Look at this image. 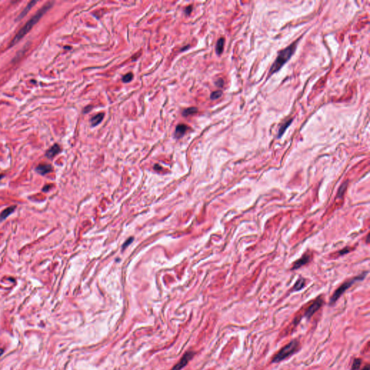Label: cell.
I'll use <instances>...</instances> for the list:
<instances>
[{
  "mask_svg": "<svg viewBox=\"0 0 370 370\" xmlns=\"http://www.w3.org/2000/svg\"><path fill=\"white\" fill-rule=\"evenodd\" d=\"M347 252H348V249L347 248H345L344 249H343V250H341V251H340V254H345V253H347Z\"/></svg>",
  "mask_w": 370,
  "mask_h": 370,
  "instance_id": "d4e9b609",
  "label": "cell"
},
{
  "mask_svg": "<svg viewBox=\"0 0 370 370\" xmlns=\"http://www.w3.org/2000/svg\"><path fill=\"white\" fill-rule=\"evenodd\" d=\"M103 117H104L103 113H100V114H98L95 116H94L90 120V122H91V124H92V126H97L98 124H99L102 121V120L103 119Z\"/></svg>",
  "mask_w": 370,
  "mask_h": 370,
  "instance_id": "5bb4252c",
  "label": "cell"
},
{
  "mask_svg": "<svg viewBox=\"0 0 370 370\" xmlns=\"http://www.w3.org/2000/svg\"><path fill=\"white\" fill-rule=\"evenodd\" d=\"M52 171V166L49 164H40L36 168V171L41 175L50 173Z\"/></svg>",
  "mask_w": 370,
  "mask_h": 370,
  "instance_id": "ba28073f",
  "label": "cell"
},
{
  "mask_svg": "<svg viewBox=\"0 0 370 370\" xmlns=\"http://www.w3.org/2000/svg\"><path fill=\"white\" fill-rule=\"evenodd\" d=\"M305 283H306V280L303 278H299V279L297 280V281L296 282V283L294 284L293 288V290L295 291H301V289H303L305 286Z\"/></svg>",
  "mask_w": 370,
  "mask_h": 370,
  "instance_id": "7c38bea8",
  "label": "cell"
},
{
  "mask_svg": "<svg viewBox=\"0 0 370 370\" xmlns=\"http://www.w3.org/2000/svg\"><path fill=\"white\" fill-rule=\"evenodd\" d=\"M2 353H3V349H0V356L2 354Z\"/></svg>",
  "mask_w": 370,
  "mask_h": 370,
  "instance_id": "4316f807",
  "label": "cell"
},
{
  "mask_svg": "<svg viewBox=\"0 0 370 370\" xmlns=\"http://www.w3.org/2000/svg\"><path fill=\"white\" fill-rule=\"evenodd\" d=\"M194 355H195V353L192 352V351L191 352L185 353L183 356H182V358L180 359V361L171 369V370H181L182 369H183L184 367H186V364L192 359Z\"/></svg>",
  "mask_w": 370,
  "mask_h": 370,
  "instance_id": "8992f818",
  "label": "cell"
},
{
  "mask_svg": "<svg viewBox=\"0 0 370 370\" xmlns=\"http://www.w3.org/2000/svg\"><path fill=\"white\" fill-rule=\"evenodd\" d=\"M36 4V1H31L30 2H29L28 4H27V5L26 6L24 10H23V11H22V12L20 13V15L18 16L19 20H20V19H21L22 17H24V16L26 14H27V12H29V10H30V9H31L32 7H33V6L34 5V4Z\"/></svg>",
  "mask_w": 370,
  "mask_h": 370,
  "instance_id": "2e32d148",
  "label": "cell"
},
{
  "mask_svg": "<svg viewBox=\"0 0 370 370\" xmlns=\"http://www.w3.org/2000/svg\"><path fill=\"white\" fill-rule=\"evenodd\" d=\"M300 349V343L297 340H293L283 347L272 358L273 364H277L288 357L291 356Z\"/></svg>",
  "mask_w": 370,
  "mask_h": 370,
  "instance_id": "3957f363",
  "label": "cell"
},
{
  "mask_svg": "<svg viewBox=\"0 0 370 370\" xmlns=\"http://www.w3.org/2000/svg\"><path fill=\"white\" fill-rule=\"evenodd\" d=\"M187 130H188V126H186V124H179V125L176 126V130H175V136H176V137H177V138H179V137H182Z\"/></svg>",
  "mask_w": 370,
  "mask_h": 370,
  "instance_id": "9c48e42d",
  "label": "cell"
},
{
  "mask_svg": "<svg viewBox=\"0 0 370 370\" xmlns=\"http://www.w3.org/2000/svg\"><path fill=\"white\" fill-rule=\"evenodd\" d=\"M361 363H362V360L359 358H354V361L352 363V365H351V370H359L360 367H361Z\"/></svg>",
  "mask_w": 370,
  "mask_h": 370,
  "instance_id": "e0dca14e",
  "label": "cell"
},
{
  "mask_svg": "<svg viewBox=\"0 0 370 370\" xmlns=\"http://www.w3.org/2000/svg\"><path fill=\"white\" fill-rule=\"evenodd\" d=\"M53 5V2H48L46 3V4L42 7V8H40L37 12L36 13L35 15H33L28 21L26 23V24L22 27L21 29L20 30V31L16 34V36H14V38L12 40L11 43H10V46H13L14 45L15 43H17L19 40H20L21 38H23L30 30H31L32 27L36 24V23L38 22V20L41 18L42 16L51 8Z\"/></svg>",
  "mask_w": 370,
  "mask_h": 370,
  "instance_id": "6da1fadb",
  "label": "cell"
},
{
  "mask_svg": "<svg viewBox=\"0 0 370 370\" xmlns=\"http://www.w3.org/2000/svg\"><path fill=\"white\" fill-rule=\"evenodd\" d=\"M347 186H348V182H345L341 184V186H340L339 189H338V195H337V198H341L342 197L343 195L344 192H345V189H346Z\"/></svg>",
  "mask_w": 370,
  "mask_h": 370,
  "instance_id": "ac0fdd59",
  "label": "cell"
},
{
  "mask_svg": "<svg viewBox=\"0 0 370 370\" xmlns=\"http://www.w3.org/2000/svg\"><path fill=\"white\" fill-rule=\"evenodd\" d=\"M297 43L298 40H296V42L293 43L290 46H288L286 49H283V50H281L279 52L277 58H276L275 62H273V65L270 67L269 75H272L274 73H275V72H278L281 69L282 66L291 59V57L293 56V53H294L295 50H296Z\"/></svg>",
  "mask_w": 370,
  "mask_h": 370,
  "instance_id": "7a4b0ae2",
  "label": "cell"
},
{
  "mask_svg": "<svg viewBox=\"0 0 370 370\" xmlns=\"http://www.w3.org/2000/svg\"><path fill=\"white\" fill-rule=\"evenodd\" d=\"M16 208V206H10L9 208H6L5 210L1 212V215H0V220L1 221H3V220L6 219L12 212H13V211L14 210V209Z\"/></svg>",
  "mask_w": 370,
  "mask_h": 370,
  "instance_id": "4fadbf2b",
  "label": "cell"
},
{
  "mask_svg": "<svg viewBox=\"0 0 370 370\" xmlns=\"http://www.w3.org/2000/svg\"><path fill=\"white\" fill-rule=\"evenodd\" d=\"M310 260V255L309 254H305L304 255L302 256L299 260H298L297 261H296L293 264V267H292V270H297L299 269V267H302L304 266V264H306V263L309 262V261Z\"/></svg>",
  "mask_w": 370,
  "mask_h": 370,
  "instance_id": "52a82bcc",
  "label": "cell"
},
{
  "mask_svg": "<svg viewBox=\"0 0 370 370\" xmlns=\"http://www.w3.org/2000/svg\"><path fill=\"white\" fill-rule=\"evenodd\" d=\"M361 370H369V364L366 365Z\"/></svg>",
  "mask_w": 370,
  "mask_h": 370,
  "instance_id": "484cf974",
  "label": "cell"
},
{
  "mask_svg": "<svg viewBox=\"0 0 370 370\" xmlns=\"http://www.w3.org/2000/svg\"><path fill=\"white\" fill-rule=\"evenodd\" d=\"M215 85H216L218 87H219V88H222V87L223 86V85H224L223 79H218V80H217L216 82H215Z\"/></svg>",
  "mask_w": 370,
  "mask_h": 370,
  "instance_id": "7402d4cb",
  "label": "cell"
},
{
  "mask_svg": "<svg viewBox=\"0 0 370 370\" xmlns=\"http://www.w3.org/2000/svg\"><path fill=\"white\" fill-rule=\"evenodd\" d=\"M224 43H225V39L223 38H221L218 39L216 44V49H215L217 54L220 55L222 53L223 51Z\"/></svg>",
  "mask_w": 370,
  "mask_h": 370,
  "instance_id": "9a60e30c",
  "label": "cell"
},
{
  "mask_svg": "<svg viewBox=\"0 0 370 370\" xmlns=\"http://www.w3.org/2000/svg\"><path fill=\"white\" fill-rule=\"evenodd\" d=\"M197 112V108H195V107H190V108L185 109L182 113V114H183L184 116H187L192 115Z\"/></svg>",
  "mask_w": 370,
  "mask_h": 370,
  "instance_id": "d6986e66",
  "label": "cell"
},
{
  "mask_svg": "<svg viewBox=\"0 0 370 370\" xmlns=\"http://www.w3.org/2000/svg\"><path fill=\"white\" fill-rule=\"evenodd\" d=\"M292 121H293V119H290L285 121V122L282 124L281 127H280V129H279L278 133V138H280L281 136L284 134V132H286V130H287L288 127L289 126L291 125V124L292 123Z\"/></svg>",
  "mask_w": 370,
  "mask_h": 370,
  "instance_id": "8fae6325",
  "label": "cell"
},
{
  "mask_svg": "<svg viewBox=\"0 0 370 370\" xmlns=\"http://www.w3.org/2000/svg\"><path fill=\"white\" fill-rule=\"evenodd\" d=\"M61 149L60 147H59V145L57 144H55L54 145L52 146L46 153V156H47L49 158H52L54 157L56 155H57L58 153L60 152Z\"/></svg>",
  "mask_w": 370,
  "mask_h": 370,
  "instance_id": "30bf717a",
  "label": "cell"
},
{
  "mask_svg": "<svg viewBox=\"0 0 370 370\" xmlns=\"http://www.w3.org/2000/svg\"><path fill=\"white\" fill-rule=\"evenodd\" d=\"M133 79V74L132 73H127V75H124V77H122V81L124 82H130V81L132 80Z\"/></svg>",
  "mask_w": 370,
  "mask_h": 370,
  "instance_id": "44dd1931",
  "label": "cell"
},
{
  "mask_svg": "<svg viewBox=\"0 0 370 370\" xmlns=\"http://www.w3.org/2000/svg\"><path fill=\"white\" fill-rule=\"evenodd\" d=\"M324 301L322 297H318L317 299H315L312 304L306 309V312L304 313V317L307 318L308 319H310L323 305Z\"/></svg>",
  "mask_w": 370,
  "mask_h": 370,
  "instance_id": "5b68a950",
  "label": "cell"
},
{
  "mask_svg": "<svg viewBox=\"0 0 370 370\" xmlns=\"http://www.w3.org/2000/svg\"><path fill=\"white\" fill-rule=\"evenodd\" d=\"M192 10V6H188L187 7H186L185 9V12H186V14H189L191 13Z\"/></svg>",
  "mask_w": 370,
  "mask_h": 370,
  "instance_id": "603a6c76",
  "label": "cell"
},
{
  "mask_svg": "<svg viewBox=\"0 0 370 370\" xmlns=\"http://www.w3.org/2000/svg\"><path fill=\"white\" fill-rule=\"evenodd\" d=\"M367 273V272H364L362 274L356 276V277L354 278L351 279L349 280H347V281L344 282L339 288H338L337 290H335V291L334 292V293L332 294V297L330 298V304L332 305L337 301L338 299L341 297V295H343V293L347 290V289L349 288L354 283L358 281V280H362L364 278L366 277V274Z\"/></svg>",
  "mask_w": 370,
  "mask_h": 370,
  "instance_id": "277c9868",
  "label": "cell"
},
{
  "mask_svg": "<svg viewBox=\"0 0 370 370\" xmlns=\"http://www.w3.org/2000/svg\"><path fill=\"white\" fill-rule=\"evenodd\" d=\"M92 108V106H88L85 107V108H84V111H84V113H88V112H89V111H90V109H91V108Z\"/></svg>",
  "mask_w": 370,
  "mask_h": 370,
  "instance_id": "cb8c5ba5",
  "label": "cell"
},
{
  "mask_svg": "<svg viewBox=\"0 0 370 370\" xmlns=\"http://www.w3.org/2000/svg\"><path fill=\"white\" fill-rule=\"evenodd\" d=\"M222 91L221 90H216V91H214L211 93L210 95V98L212 100H215V99H218L220 97L222 96Z\"/></svg>",
  "mask_w": 370,
  "mask_h": 370,
  "instance_id": "ffe728a7",
  "label": "cell"
}]
</instances>
